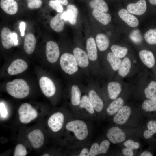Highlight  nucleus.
Here are the masks:
<instances>
[{
    "instance_id": "32",
    "label": "nucleus",
    "mask_w": 156,
    "mask_h": 156,
    "mask_svg": "<svg viewBox=\"0 0 156 156\" xmlns=\"http://www.w3.org/2000/svg\"><path fill=\"white\" fill-rule=\"evenodd\" d=\"M147 129L144 131L143 135L145 138L148 139L156 133V121H149L147 124Z\"/></svg>"
},
{
    "instance_id": "8",
    "label": "nucleus",
    "mask_w": 156,
    "mask_h": 156,
    "mask_svg": "<svg viewBox=\"0 0 156 156\" xmlns=\"http://www.w3.org/2000/svg\"><path fill=\"white\" fill-rule=\"evenodd\" d=\"M60 51L57 44L53 41H49L46 45V55L47 59L50 63L56 62L58 59Z\"/></svg>"
},
{
    "instance_id": "14",
    "label": "nucleus",
    "mask_w": 156,
    "mask_h": 156,
    "mask_svg": "<svg viewBox=\"0 0 156 156\" xmlns=\"http://www.w3.org/2000/svg\"><path fill=\"white\" fill-rule=\"evenodd\" d=\"M74 56L78 65L82 68H86L89 64L88 57V54L83 50L79 47H76L73 51Z\"/></svg>"
},
{
    "instance_id": "13",
    "label": "nucleus",
    "mask_w": 156,
    "mask_h": 156,
    "mask_svg": "<svg viewBox=\"0 0 156 156\" xmlns=\"http://www.w3.org/2000/svg\"><path fill=\"white\" fill-rule=\"evenodd\" d=\"M118 14L120 18L130 27H135L138 26V19L128 10L124 9H121L119 11Z\"/></svg>"
},
{
    "instance_id": "21",
    "label": "nucleus",
    "mask_w": 156,
    "mask_h": 156,
    "mask_svg": "<svg viewBox=\"0 0 156 156\" xmlns=\"http://www.w3.org/2000/svg\"><path fill=\"white\" fill-rule=\"evenodd\" d=\"M89 97L95 110L97 112L101 111L103 107V102L96 92L90 90L88 93Z\"/></svg>"
},
{
    "instance_id": "20",
    "label": "nucleus",
    "mask_w": 156,
    "mask_h": 156,
    "mask_svg": "<svg viewBox=\"0 0 156 156\" xmlns=\"http://www.w3.org/2000/svg\"><path fill=\"white\" fill-rule=\"evenodd\" d=\"M12 33L10 29L4 27L2 30L1 37L2 44L6 49L11 48L14 45L12 36Z\"/></svg>"
},
{
    "instance_id": "9",
    "label": "nucleus",
    "mask_w": 156,
    "mask_h": 156,
    "mask_svg": "<svg viewBox=\"0 0 156 156\" xmlns=\"http://www.w3.org/2000/svg\"><path fill=\"white\" fill-rule=\"evenodd\" d=\"M63 114L60 112L53 114L49 118L48 125L54 132H57L62 128L64 122Z\"/></svg>"
},
{
    "instance_id": "46",
    "label": "nucleus",
    "mask_w": 156,
    "mask_h": 156,
    "mask_svg": "<svg viewBox=\"0 0 156 156\" xmlns=\"http://www.w3.org/2000/svg\"><path fill=\"white\" fill-rule=\"evenodd\" d=\"M12 36L14 45L15 46L18 45V41L17 34L15 32L12 33Z\"/></svg>"
},
{
    "instance_id": "39",
    "label": "nucleus",
    "mask_w": 156,
    "mask_h": 156,
    "mask_svg": "<svg viewBox=\"0 0 156 156\" xmlns=\"http://www.w3.org/2000/svg\"><path fill=\"white\" fill-rule=\"evenodd\" d=\"M123 145L125 147L133 150L138 149L140 147V144L138 142H135L131 139L125 140L124 142Z\"/></svg>"
},
{
    "instance_id": "44",
    "label": "nucleus",
    "mask_w": 156,
    "mask_h": 156,
    "mask_svg": "<svg viewBox=\"0 0 156 156\" xmlns=\"http://www.w3.org/2000/svg\"><path fill=\"white\" fill-rule=\"evenodd\" d=\"M0 113L1 115L3 117H5L7 114V111L5 108L4 104L2 103H0Z\"/></svg>"
},
{
    "instance_id": "22",
    "label": "nucleus",
    "mask_w": 156,
    "mask_h": 156,
    "mask_svg": "<svg viewBox=\"0 0 156 156\" xmlns=\"http://www.w3.org/2000/svg\"><path fill=\"white\" fill-rule=\"evenodd\" d=\"M124 101L121 97L117 98L112 102L106 109L107 113L110 116L115 115L124 105Z\"/></svg>"
},
{
    "instance_id": "26",
    "label": "nucleus",
    "mask_w": 156,
    "mask_h": 156,
    "mask_svg": "<svg viewBox=\"0 0 156 156\" xmlns=\"http://www.w3.org/2000/svg\"><path fill=\"white\" fill-rule=\"evenodd\" d=\"M92 14L94 17L99 22L104 25L109 24L111 21V17L108 13H105L96 9H94Z\"/></svg>"
},
{
    "instance_id": "31",
    "label": "nucleus",
    "mask_w": 156,
    "mask_h": 156,
    "mask_svg": "<svg viewBox=\"0 0 156 156\" xmlns=\"http://www.w3.org/2000/svg\"><path fill=\"white\" fill-rule=\"evenodd\" d=\"M107 59L113 70L115 71L118 70L122 62L121 59L111 52L108 53Z\"/></svg>"
},
{
    "instance_id": "45",
    "label": "nucleus",
    "mask_w": 156,
    "mask_h": 156,
    "mask_svg": "<svg viewBox=\"0 0 156 156\" xmlns=\"http://www.w3.org/2000/svg\"><path fill=\"white\" fill-rule=\"evenodd\" d=\"M19 29L21 36H24L25 29V22H22L20 23L19 25Z\"/></svg>"
},
{
    "instance_id": "1",
    "label": "nucleus",
    "mask_w": 156,
    "mask_h": 156,
    "mask_svg": "<svg viewBox=\"0 0 156 156\" xmlns=\"http://www.w3.org/2000/svg\"><path fill=\"white\" fill-rule=\"evenodd\" d=\"M6 89L10 95L18 99L26 97L29 92V88L27 83L25 80L20 79H16L8 83Z\"/></svg>"
},
{
    "instance_id": "29",
    "label": "nucleus",
    "mask_w": 156,
    "mask_h": 156,
    "mask_svg": "<svg viewBox=\"0 0 156 156\" xmlns=\"http://www.w3.org/2000/svg\"><path fill=\"white\" fill-rule=\"evenodd\" d=\"M146 98L156 101V82L151 81L144 90Z\"/></svg>"
},
{
    "instance_id": "16",
    "label": "nucleus",
    "mask_w": 156,
    "mask_h": 156,
    "mask_svg": "<svg viewBox=\"0 0 156 156\" xmlns=\"http://www.w3.org/2000/svg\"><path fill=\"white\" fill-rule=\"evenodd\" d=\"M110 145V142L107 140L103 141L99 146L97 143H94L90 148V155L95 156L100 154H105L107 152Z\"/></svg>"
},
{
    "instance_id": "43",
    "label": "nucleus",
    "mask_w": 156,
    "mask_h": 156,
    "mask_svg": "<svg viewBox=\"0 0 156 156\" xmlns=\"http://www.w3.org/2000/svg\"><path fill=\"white\" fill-rule=\"evenodd\" d=\"M122 154L125 156H133L134 155L133 150L125 147L122 149Z\"/></svg>"
},
{
    "instance_id": "37",
    "label": "nucleus",
    "mask_w": 156,
    "mask_h": 156,
    "mask_svg": "<svg viewBox=\"0 0 156 156\" xmlns=\"http://www.w3.org/2000/svg\"><path fill=\"white\" fill-rule=\"evenodd\" d=\"M144 38L148 44H156V29H151L147 31L144 34Z\"/></svg>"
},
{
    "instance_id": "36",
    "label": "nucleus",
    "mask_w": 156,
    "mask_h": 156,
    "mask_svg": "<svg viewBox=\"0 0 156 156\" xmlns=\"http://www.w3.org/2000/svg\"><path fill=\"white\" fill-rule=\"evenodd\" d=\"M142 108V111L146 112L156 111V101L149 99L145 100L143 103Z\"/></svg>"
},
{
    "instance_id": "24",
    "label": "nucleus",
    "mask_w": 156,
    "mask_h": 156,
    "mask_svg": "<svg viewBox=\"0 0 156 156\" xmlns=\"http://www.w3.org/2000/svg\"><path fill=\"white\" fill-rule=\"evenodd\" d=\"M107 90L109 98L111 99L114 100L120 94L122 91L121 86L118 82H111L108 85Z\"/></svg>"
},
{
    "instance_id": "5",
    "label": "nucleus",
    "mask_w": 156,
    "mask_h": 156,
    "mask_svg": "<svg viewBox=\"0 0 156 156\" xmlns=\"http://www.w3.org/2000/svg\"><path fill=\"white\" fill-rule=\"evenodd\" d=\"M133 112L129 106L124 105L115 115L113 121L117 125H126L132 117Z\"/></svg>"
},
{
    "instance_id": "17",
    "label": "nucleus",
    "mask_w": 156,
    "mask_h": 156,
    "mask_svg": "<svg viewBox=\"0 0 156 156\" xmlns=\"http://www.w3.org/2000/svg\"><path fill=\"white\" fill-rule=\"evenodd\" d=\"M140 59L143 64L148 67L151 68L155 64V59L152 53L146 50H142L139 53Z\"/></svg>"
},
{
    "instance_id": "7",
    "label": "nucleus",
    "mask_w": 156,
    "mask_h": 156,
    "mask_svg": "<svg viewBox=\"0 0 156 156\" xmlns=\"http://www.w3.org/2000/svg\"><path fill=\"white\" fill-rule=\"evenodd\" d=\"M39 83L42 92L46 96L50 97L55 94V87L50 79L47 77H42L40 79Z\"/></svg>"
},
{
    "instance_id": "4",
    "label": "nucleus",
    "mask_w": 156,
    "mask_h": 156,
    "mask_svg": "<svg viewBox=\"0 0 156 156\" xmlns=\"http://www.w3.org/2000/svg\"><path fill=\"white\" fill-rule=\"evenodd\" d=\"M18 113L20 122L23 123H28L36 118L38 116L36 110L28 103L22 104L20 107Z\"/></svg>"
},
{
    "instance_id": "3",
    "label": "nucleus",
    "mask_w": 156,
    "mask_h": 156,
    "mask_svg": "<svg viewBox=\"0 0 156 156\" xmlns=\"http://www.w3.org/2000/svg\"><path fill=\"white\" fill-rule=\"evenodd\" d=\"M60 64L63 70L66 73L72 75L78 70V64L72 54L66 53L61 56Z\"/></svg>"
},
{
    "instance_id": "42",
    "label": "nucleus",
    "mask_w": 156,
    "mask_h": 156,
    "mask_svg": "<svg viewBox=\"0 0 156 156\" xmlns=\"http://www.w3.org/2000/svg\"><path fill=\"white\" fill-rule=\"evenodd\" d=\"M42 4L41 0H32L28 2L27 5L30 9H36L40 7Z\"/></svg>"
},
{
    "instance_id": "2",
    "label": "nucleus",
    "mask_w": 156,
    "mask_h": 156,
    "mask_svg": "<svg viewBox=\"0 0 156 156\" xmlns=\"http://www.w3.org/2000/svg\"><path fill=\"white\" fill-rule=\"evenodd\" d=\"M66 128L68 131L73 132L77 138L80 140L86 138L88 134L87 127L86 124L82 121L76 120L68 122Z\"/></svg>"
},
{
    "instance_id": "35",
    "label": "nucleus",
    "mask_w": 156,
    "mask_h": 156,
    "mask_svg": "<svg viewBox=\"0 0 156 156\" xmlns=\"http://www.w3.org/2000/svg\"><path fill=\"white\" fill-rule=\"evenodd\" d=\"M79 105L80 108L85 109L90 114L94 113V108L88 96L85 95L82 97Z\"/></svg>"
},
{
    "instance_id": "25",
    "label": "nucleus",
    "mask_w": 156,
    "mask_h": 156,
    "mask_svg": "<svg viewBox=\"0 0 156 156\" xmlns=\"http://www.w3.org/2000/svg\"><path fill=\"white\" fill-rule=\"evenodd\" d=\"M62 14H57L51 20L50 25L51 28L55 31L59 32L64 29V23L62 19Z\"/></svg>"
},
{
    "instance_id": "10",
    "label": "nucleus",
    "mask_w": 156,
    "mask_h": 156,
    "mask_svg": "<svg viewBox=\"0 0 156 156\" xmlns=\"http://www.w3.org/2000/svg\"><path fill=\"white\" fill-rule=\"evenodd\" d=\"M67 10L62 14L61 18L65 21H68L72 25L75 24L77 21L78 14L77 8L74 5H68Z\"/></svg>"
},
{
    "instance_id": "40",
    "label": "nucleus",
    "mask_w": 156,
    "mask_h": 156,
    "mask_svg": "<svg viewBox=\"0 0 156 156\" xmlns=\"http://www.w3.org/2000/svg\"><path fill=\"white\" fill-rule=\"evenodd\" d=\"M27 153V150L25 147L21 144H17L14 150V156H25Z\"/></svg>"
},
{
    "instance_id": "11",
    "label": "nucleus",
    "mask_w": 156,
    "mask_h": 156,
    "mask_svg": "<svg viewBox=\"0 0 156 156\" xmlns=\"http://www.w3.org/2000/svg\"><path fill=\"white\" fill-rule=\"evenodd\" d=\"M27 68V64L25 61L21 59H17L12 62L8 69L7 71L10 75H15L24 72Z\"/></svg>"
},
{
    "instance_id": "19",
    "label": "nucleus",
    "mask_w": 156,
    "mask_h": 156,
    "mask_svg": "<svg viewBox=\"0 0 156 156\" xmlns=\"http://www.w3.org/2000/svg\"><path fill=\"white\" fill-rule=\"evenodd\" d=\"M86 48L89 59L92 61L96 60L98 57L97 49L95 41L93 38L91 37L87 40Z\"/></svg>"
},
{
    "instance_id": "52",
    "label": "nucleus",
    "mask_w": 156,
    "mask_h": 156,
    "mask_svg": "<svg viewBox=\"0 0 156 156\" xmlns=\"http://www.w3.org/2000/svg\"><path fill=\"white\" fill-rule=\"evenodd\" d=\"M32 0H28V2H29V1H32Z\"/></svg>"
},
{
    "instance_id": "50",
    "label": "nucleus",
    "mask_w": 156,
    "mask_h": 156,
    "mask_svg": "<svg viewBox=\"0 0 156 156\" xmlns=\"http://www.w3.org/2000/svg\"><path fill=\"white\" fill-rule=\"evenodd\" d=\"M151 4L153 5H156V0H148Z\"/></svg>"
},
{
    "instance_id": "27",
    "label": "nucleus",
    "mask_w": 156,
    "mask_h": 156,
    "mask_svg": "<svg viewBox=\"0 0 156 156\" xmlns=\"http://www.w3.org/2000/svg\"><path fill=\"white\" fill-rule=\"evenodd\" d=\"M96 42L99 49L104 51L108 48L109 45V40L107 36L103 34H98L96 37Z\"/></svg>"
},
{
    "instance_id": "34",
    "label": "nucleus",
    "mask_w": 156,
    "mask_h": 156,
    "mask_svg": "<svg viewBox=\"0 0 156 156\" xmlns=\"http://www.w3.org/2000/svg\"><path fill=\"white\" fill-rule=\"evenodd\" d=\"M111 49L113 53L120 58L124 57L128 52V49L126 47L116 45H112Z\"/></svg>"
},
{
    "instance_id": "51",
    "label": "nucleus",
    "mask_w": 156,
    "mask_h": 156,
    "mask_svg": "<svg viewBox=\"0 0 156 156\" xmlns=\"http://www.w3.org/2000/svg\"><path fill=\"white\" fill-rule=\"evenodd\" d=\"M43 156H49V155L48 154H45L42 155Z\"/></svg>"
},
{
    "instance_id": "38",
    "label": "nucleus",
    "mask_w": 156,
    "mask_h": 156,
    "mask_svg": "<svg viewBox=\"0 0 156 156\" xmlns=\"http://www.w3.org/2000/svg\"><path fill=\"white\" fill-rule=\"evenodd\" d=\"M129 37L132 41L137 44L140 43L142 40L140 32L138 29L133 30L130 34Z\"/></svg>"
},
{
    "instance_id": "47",
    "label": "nucleus",
    "mask_w": 156,
    "mask_h": 156,
    "mask_svg": "<svg viewBox=\"0 0 156 156\" xmlns=\"http://www.w3.org/2000/svg\"><path fill=\"white\" fill-rule=\"evenodd\" d=\"M90 155L89 152L87 148H84L81 151L79 156H89Z\"/></svg>"
},
{
    "instance_id": "28",
    "label": "nucleus",
    "mask_w": 156,
    "mask_h": 156,
    "mask_svg": "<svg viewBox=\"0 0 156 156\" xmlns=\"http://www.w3.org/2000/svg\"><path fill=\"white\" fill-rule=\"evenodd\" d=\"M131 67V63L130 59L125 58L122 60L118 70L119 75L122 77H125L129 73Z\"/></svg>"
},
{
    "instance_id": "48",
    "label": "nucleus",
    "mask_w": 156,
    "mask_h": 156,
    "mask_svg": "<svg viewBox=\"0 0 156 156\" xmlns=\"http://www.w3.org/2000/svg\"><path fill=\"white\" fill-rule=\"evenodd\" d=\"M152 154L150 152L145 151L142 152L140 154L141 156H152Z\"/></svg>"
},
{
    "instance_id": "18",
    "label": "nucleus",
    "mask_w": 156,
    "mask_h": 156,
    "mask_svg": "<svg viewBox=\"0 0 156 156\" xmlns=\"http://www.w3.org/2000/svg\"><path fill=\"white\" fill-rule=\"evenodd\" d=\"M0 4L1 8L8 14H14L17 12L18 4L14 0H1Z\"/></svg>"
},
{
    "instance_id": "12",
    "label": "nucleus",
    "mask_w": 156,
    "mask_h": 156,
    "mask_svg": "<svg viewBox=\"0 0 156 156\" xmlns=\"http://www.w3.org/2000/svg\"><path fill=\"white\" fill-rule=\"evenodd\" d=\"M28 138L35 148H38L43 144L44 137L40 129H36L31 132L28 135Z\"/></svg>"
},
{
    "instance_id": "30",
    "label": "nucleus",
    "mask_w": 156,
    "mask_h": 156,
    "mask_svg": "<svg viewBox=\"0 0 156 156\" xmlns=\"http://www.w3.org/2000/svg\"><path fill=\"white\" fill-rule=\"evenodd\" d=\"M90 6L104 12H107L108 10V5L104 0H91L89 2Z\"/></svg>"
},
{
    "instance_id": "53",
    "label": "nucleus",
    "mask_w": 156,
    "mask_h": 156,
    "mask_svg": "<svg viewBox=\"0 0 156 156\" xmlns=\"http://www.w3.org/2000/svg\"></svg>"
},
{
    "instance_id": "15",
    "label": "nucleus",
    "mask_w": 156,
    "mask_h": 156,
    "mask_svg": "<svg viewBox=\"0 0 156 156\" xmlns=\"http://www.w3.org/2000/svg\"><path fill=\"white\" fill-rule=\"evenodd\" d=\"M127 8L131 14L142 15L145 13L146 9V1L145 0H139L135 3L129 4Z\"/></svg>"
},
{
    "instance_id": "33",
    "label": "nucleus",
    "mask_w": 156,
    "mask_h": 156,
    "mask_svg": "<svg viewBox=\"0 0 156 156\" xmlns=\"http://www.w3.org/2000/svg\"><path fill=\"white\" fill-rule=\"evenodd\" d=\"M71 101L73 105L76 106L79 105L81 101V93L78 87L74 85L71 88Z\"/></svg>"
},
{
    "instance_id": "41",
    "label": "nucleus",
    "mask_w": 156,
    "mask_h": 156,
    "mask_svg": "<svg viewBox=\"0 0 156 156\" xmlns=\"http://www.w3.org/2000/svg\"><path fill=\"white\" fill-rule=\"evenodd\" d=\"M49 5L59 13H61L63 11V8L62 6L61 3L57 1L53 0H50L49 2Z\"/></svg>"
},
{
    "instance_id": "23",
    "label": "nucleus",
    "mask_w": 156,
    "mask_h": 156,
    "mask_svg": "<svg viewBox=\"0 0 156 156\" xmlns=\"http://www.w3.org/2000/svg\"><path fill=\"white\" fill-rule=\"evenodd\" d=\"M36 39L31 33H29L25 37L24 43V49L25 52L28 54H32L34 50Z\"/></svg>"
},
{
    "instance_id": "49",
    "label": "nucleus",
    "mask_w": 156,
    "mask_h": 156,
    "mask_svg": "<svg viewBox=\"0 0 156 156\" xmlns=\"http://www.w3.org/2000/svg\"><path fill=\"white\" fill-rule=\"evenodd\" d=\"M57 1L64 5H67L68 3V0H54Z\"/></svg>"
},
{
    "instance_id": "6",
    "label": "nucleus",
    "mask_w": 156,
    "mask_h": 156,
    "mask_svg": "<svg viewBox=\"0 0 156 156\" xmlns=\"http://www.w3.org/2000/svg\"><path fill=\"white\" fill-rule=\"evenodd\" d=\"M107 136L109 140L112 143H121L126 140V135L125 132L118 127H113L108 131Z\"/></svg>"
}]
</instances>
